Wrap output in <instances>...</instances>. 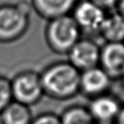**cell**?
I'll use <instances>...</instances> for the list:
<instances>
[{"instance_id": "cell-1", "label": "cell", "mask_w": 124, "mask_h": 124, "mask_svg": "<svg viewBox=\"0 0 124 124\" xmlns=\"http://www.w3.org/2000/svg\"><path fill=\"white\" fill-rule=\"evenodd\" d=\"M80 71L69 61H57L41 73L45 95L57 100H69L80 93Z\"/></svg>"}, {"instance_id": "cell-2", "label": "cell", "mask_w": 124, "mask_h": 124, "mask_svg": "<svg viewBox=\"0 0 124 124\" xmlns=\"http://www.w3.org/2000/svg\"><path fill=\"white\" fill-rule=\"evenodd\" d=\"M31 9V3L26 2L0 5V43H13L25 34L30 26Z\"/></svg>"}, {"instance_id": "cell-3", "label": "cell", "mask_w": 124, "mask_h": 124, "mask_svg": "<svg viewBox=\"0 0 124 124\" xmlns=\"http://www.w3.org/2000/svg\"><path fill=\"white\" fill-rule=\"evenodd\" d=\"M81 31L71 15L48 20L45 30L46 44L57 55H68L79 41Z\"/></svg>"}, {"instance_id": "cell-4", "label": "cell", "mask_w": 124, "mask_h": 124, "mask_svg": "<svg viewBox=\"0 0 124 124\" xmlns=\"http://www.w3.org/2000/svg\"><path fill=\"white\" fill-rule=\"evenodd\" d=\"M13 100L31 107L37 104L45 95L40 73L25 71L11 80Z\"/></svg>"}, {"instance_id": "cell-5", "label": "cell", "mask_w": 124, "mask_h": 124, "mask_svg": "<svg viewBox=\"0 0 124 124\" xmlns=\"http://www.w3.org/2000/svg\"><path fill=\"white\" fill-rule=\"evenodd\" d=\"M107 12L90 0H79L71 16L82 33L94 35L100 33Z\"/></svg>"}, {"instance_id": "cell-6", "label": "cell", "mask_w": 124, "mask_h": 124, "mask_svg": "<svg viewBox=\"0 0 124 124\" xmlns=\"http://www.w3.org/2000/svg\"><path fill=\"white\" fill-rule=\"evenodd\" d=\"M67 55L68 61L82 72L100 66L101 46L90 38H80Z\"/></svg>"}, {"instance_id": "cell-7", "label": "cell", "mask_w": 124, "mask_h": 124, "mask_svg": "<svg viewBox=\"0 0 124 124\" xmlns=\"http://www.w3.org/2000/svg\"><path fill=\"white\" fill-rule=\"evenodd\" d=\"M112 79L101 67L91 68L80 73V93L89 99L109 93Z\"/></svg>"}, {"instance_id": "cell-8", "label": "cell", "mask_w": 124, "mask_h": 124, "mask_svg": "<svg viewBox=\"0 0 124 124\" xmlns=\"http://www.w3.org/2000/svg\"><path fill=\"white\" fill-rule=\"evenodd\" d=\"M122 106L117 98L107 93L90 99L87 107L97 124H112Z\"/></svg>"}, {"instance_id": "cell-9", "label": "cell", "mask_w": 124, "mask_h": 124, "mask_svg": "<svg viewBox=\"0 0 124 124\" xmlns=\"http://www.w3.org/2000/svg\"><path fill=\"white\" fill-rule=\"evenodd\" d=\"M100 66L112 80L124 74V43H105L101 47Z\"/></svg>"}, {"instance_id": "cell-10", "label": "cell", "mask_w": 124, "mask_h": 124, "mask_svg": "<svg viewBox=\"0 0 124 124\" xmlns=\"http://www.w3.org/2000/svg\"><path fill=\"white\" fill-rule=\"evenodd\" d=\"M79 0H31L32 10L47 20L71 15Z\"/></svg>"}, {"instance_id": "cell-11", "label": "cell", "mask_w": 124, "mask_h": 124, "mask_svg": "<svg viewBox=\"0 0 124 124\" xmlns=\"http://www.w3.org/2000/svg\"><path fill=\"white\" fill-rule=\"evenodd\" d=\"M99 35L105 43H124V15L117 10L106 14Z\"/></svg>"}, {"instance_id": "cell-12", "label": "cell", "mask_w": 124, "mask_h": 124, "mask_svg": "<svg viewBox=\"0 0 124 124\" xmlns=\"http://www.w3.org/2000/svg\"><path fill=\"white\" fill-rule=\"evenodd\" d=\"M2 124H31L33 116L29 106L12 100L0 114Z\"/></svg>"}, {"instance_id": "cell-13", "label": "cell", "mask_w": 124, "mask_h": 124, "mask_svg": "<svg viewBox=\"0 0 124 124\" xmlns=\"http://www.w3.org/2000/svg\"><path fill=\"white\" fill-rule=\"evenodd\" d=\"M62 124H97L87 106L73 105L65 108L60 115Z\"/></svg>"}, {"instance_id": "cell-14", "label": "cell", "mask_w": 124, "mask_h": 124, "mask_svg": "<svg viewBox=\"0 0 124 124\" xmlns=\"http://www.w3.org/2000/svg\"><path fill=\"white\" fill-rule=\"evenodd\" d=\"M13 100L11 92V81L0 76V114Z\"/></svg>"}, {"instance_id": "cell-15", "label": "cell", "mask_w": 124, "mask_h": 124, "mask_svg": "<svg viewBox=\"0 0 124 124\" xmlns=\"http://www.w3.org/2000/svg\"><path fill=\"white\" fill-rule=\"evenodd\" d=\"M31 124H62L60 116L52 112H45L32 119Z\"/></svg>"}, {"instance_id": "cell-16", "label": "cell", "mask_w": 124, "mask_h": 124, "mask_svg": "<svg viewBox=\"0 0 124 124\" xmlns=\"http://www.w3.org/2000/svg\"><path fill=\"white\" fill-rule=\"evenodd\" d=\"M90 1L107 12L109 10H116L119 0H90Z\"/></svg>"}, {"instance_id": "cell-17", "label": "cell", "mask_w": 124, "mask_h": 124, "mask_svg": "<svg viewBox=\"0 0 124 124\" xmlns=\"http://www.w3.org/2000/svg\"><path fill=\"white\" fill-rule=\"evenodd\" d=\"M113 124H124V105L122 106L116 120L114 121Z\"/></svg>"}, {"instance_id": "cell-18", "label": "cell", "mask_w": 124, "mask_h": 124, "mask_svg": "<svg viewBox=\"0 0 124 124\" xmlns=\"http://www.w3.org/2000/svg\"><path fill=\"white\" fill-rule=\"evenodd\" d=\"M116 10L118 12H120L123 15H124V0H119Z\"/></svg>"}, {"instance_id": "cell-19", "label": "cell", "mask_w": 124, "mask_h": 124, "mask_svg": "<svg viewBox=\"0 0 124 124\" xmlns=\"http://www.w3.org/2000/svg\"><path fill=\"white\" fill-rule=\"evenodd\" d=\"M122 79V81H123V84H124V74H123V77L121 78Z\"/></svg>"}, {"instance_id": "cell-20", "label": "cell", "mask_w": 124, "mask_h": 124, "mask_svg": "<svg viewBox=\"0 0 124 124\" xmlns=\"http://www.w3.org/2000/svg\"><path fill=\"white\" fill-rule=\"evenodd\" d=\"M112 124H113V123H112Z\"/></svg>"}]
</instances>
